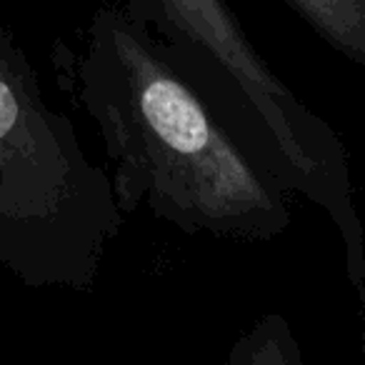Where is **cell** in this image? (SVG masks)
<instances>
[{
    "mask_svg": "<svg viewBox=\"0 0 365 365\" xmlns=\"http://www.w3.org/2000/svg\"><path fill=\"white\" fill-rule=\"evenodd\" d=\"M78 96L113 160L123 213L188 235L265 243L293 220L290 190L240 143L165 43L118 6L93 13Z\"/></svg>",
    "mask_w": 365,
    "mask_h": 365,
    "instance_id": "1",
    "label": "cell"
},
{
    "mask_svg": "<svg viewBox=\"0 0 365 365\" xmlns=\"http://www.w3.org/2000/svg\"><path fill=\"white\" fill-rule=\"evenodd\" d=\"M150 28L245 148L338 228L355 293L365 280V228L348 148L258 53L228 0H113Z\"/></svg>",
    "mask_w": 365,
    "mask_h": 365,
    "instance_id": "2",
    "label": "cell"
},
{
    "mask_svg": "<svg viewBox=\"0 0 365 365\" xmlns=\"http://www.w3.org/2000/svg\"><path fill=\"white\" fill-rule=\"evenodd\" d=\"M120 225L108 173L0 26V265L33 288L91 290Z\"/></svg>",
    "mask_w": 365,
    "mask_h": 365,
    "instance_id": "3",
    "label": "cell"
},
{
    "mask_svg": "<svg viewBox=\"0 0 365 365\" xmlns=\"http://www.w3.org/2000/svg\"><path fill=\"white\" fill-rule=\"evenodd\" d=\"M335 53L365 71V0H283Z\"/></svg>",
    "mask_w": 365,
    "mask_h": 365,
    "instance_id": "4",
    "label": "cell"
},
{
    "mask_svg": "<svg viewBox=\"0 0 365 365\" xmlns=\"http://www.w3.org/2000/svg\"><path fill=\"white\" fill-rule=\"evenodd\" d=\"M300 348L280 315H265L230 348V365H298Z\"/></svg>",
    "mask_w": 365,
    "mask_h": 365,
    "instance_id": "5",
    "label": "cell"
},
{
    "mask_svg": "<svg viewBox=\"0 0 365 365\" xmlns=\"http://www.w3.org/2000/svg\"><path fill=\"white\" fill-rule=\"evenodd\" d=\"M360 298H363V308H365V280H363V293H360ZM363 360H365V328H363Z\"/></svg>",
    "mask_w": 365,
    "mask_h": 365,
    "instance_id": "6",
    "label": "cell"
}]
</instances>
